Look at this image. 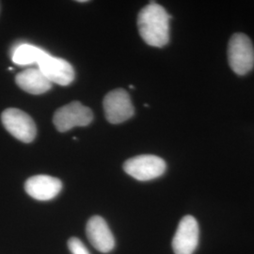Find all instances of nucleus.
I'll return each instance as SVG.
<instances>
[{"label": "nucleus", "mask_w": 254, "mask_h": 254, "mask_svg": "<svg viewBox=\"0 0 254 254\" xmlns=\"http://www.w3.org/2000/svg\"><path fill=\"white\" fill-rule=\"evenodd\" d=\"M171 15L162 6L151 2L137 16V27L143 41L154 47H163L170 41Z\"/></svg>", "instance_id": "1"}, {"label": "nucleus", "mask_w": 254, "mask_h": 254, "mask_svg": "<svg viewBox=\"0 0 254 254\" xmlns=\"http://www.w3.org/2000/svg\"><path fill=\"white\" fill-rule=\"evenodd\" d=\"M228 61L232 70L239 75L247 74L254 69V45L244 33H236L230 39Z\"/></svg>", "instance_id": "2"}, {"label": "nucleus", "mask_w": 254, "mask_h": 254, "mask_svg": "<svg viewBox=\"0 0 254 254\" xmlns=\"http://www.w3.org/2000/svg\"><path fill=\"white\" fill-rule=\"evenodd\" d=\"M167 169L162 158L153 154H141L124 164L125 172L138 181H150L163 175Z\"/></svg>", "instance_id": "3"}, {"label": "nucleus", "mask_w": 254, "mask_h": 254, "mask_svg": "<svg viewBox=\"0 0 254 254\" xmlns=\"http://www.w3.org/2000/svg\"><path fill=\"white\" fill-rule=\"evenodd\" d=\"M2 124L10 135L19 140L29 143L36 136V125L26 112L18 109H5L1 115Z\"/></svg>", "instance_id": "4"}, {"label": "nucleus", "mask_w": 254, "mask_h": 254, "mask_svg": "<svg viewBox=\"0 0 254 254\" xmlns=\"http://www.w3.org/2000/svg\"><path fill=\"white\" fill-rule=\"evenodd\" d=\"M92 120L91 109L83 106L78 101H73L55 112L53 122L60 132H66L73 127H87Z\"/></svg>", "instance_id": "5"}, {"label": "nucleus", "mask_w": 254, "mask_h": 254, "mask_svg": "<svg viewBox=\"0 0 254 254\" xmlns=\"http://www.w3.org/2000/svg\"><path fill=\"white\" fill-rule=\"evenodd\" d=\"M106 118L110 124L118 125L126 122L134 115V107L128 92L117 89L109 92L104 98Z\"/></svg>", "instance_id": "6"}, {"label": "nucleus", "mask_w": 254, "mask_h": 254, "mask_svg": "<svg viewBox=\"0 0 254 254\" xmlns=\"http://www.w3.org/2000/svg\"><path fill=\"white\" fill-rule=\"evenodd\" d=\"M200 229L196 218L185 216L182 218L175 236L173 249L175 254H193L199 244Z\"/></svg>", "instance_id": "7"}, {"label": "nucleus", "mask_w": 254, "mask_h": 254, "mask_svg": "<svg viewBox=\"0 0 254 254\" xmlns=\"http://www.w3.org/2000/svg\"><path fill=\"white\" fill-rule=\"evenodd\" d=\"M38 68L51 82L61 86H68L74 79L73 66L67 61L47 54L38 64Z\"/></svg>", "instance_id": "8"}, {"label": "nucleus", "mask_w": 254, "mask_h": 254, "mask_svg": "<svg viewBox=\"0 0 254 254\" xmlns=\"http://www.w3.org/2000/svg\"><path fill=\"white\" fill-rule=\"evenodd\" d=\"M89 241L98 252L109 254L115 247V239L107 221L99 216L91 217L86 226Z\"/></svg>", "instance_id": "9"}, {"label": "nucleus", "mask_w": 254, "mask_h": 254, "mask_svg": "<svg viewBox=\"0 0 254 254\" xmlns=\"http://www.w3.org/2000/svg\"><path fill=\"white\" fill-rule=\"evenodd\" d=\"M63 190V183L49 175H35L27 179L25 190L33 199L50 200L56 198Z\"/></svg>", "instance_id": "10"}, {"label": "nucleus", "mask_w": 254, "mask_h": 254, "mask_svg": "<svg viewBox=\"0 0 254 254\" xmlns=\"http://www.w3.org/2000/svg\"><path fill=\"white\" fill-rule=\"evenodd\" d=\"M16 84L23 91L30 94H42L52 88V83L39 68H30L16 74Z\"/></svg>", "instance_id": "11"}, {"label": "nucleus", "mask_w": 254, "mask_h": 254, "mask_svg": "<svg viewBox=\"0 0 254 254\" xmlns=\"http://www.w3.org/2000/svg\"><path fill=\"white\" fill-rule=\"evenodd\" d=\"M48 54L44 49L29 44H22L13 48L11 60L21 66L38 64Z\"/></svg>", "instance_id": "12"}, {"label": "nucleus", "mask_w": 254, "mask_h": 254, "mask_svg": "<svg viewBox=\"0 0 254 254\" xmlns=\"http://www.w3.org/2000/svg\"><path fill=\"white\" fill-rule=\"evenodd\" d=\"M68 248L72 254H90L86 246L76 237H72L68 240Z\"/></svg>", "instance_id": "13"}]
</instances>
